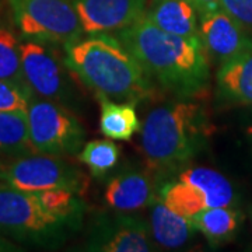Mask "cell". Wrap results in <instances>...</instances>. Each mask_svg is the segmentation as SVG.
<instances>
[{"label":"cell","instance_id":"obj_1","mask_svg":"<svg viewBox=\"0 0 252 252\" xmlns=\"http://www.w3.org/2000/svg\"><path fill=\"white\" fill-rule=\"evenodd\" d=\"M115 36L142 63L162 90L178 98H192L206 89L210 69L199 36L162 31L144 14Z\"/></svg>","mask_w":252,"mask_h":252},{"label":"cell","instance_id":"obj_2","mask_svg":"<svg viewBox=\"0 0 252 252\" xmlns=\"http://www.w3.org/2000/svg\"><path fill=\"white\" fill-rule=\"evenodd\" d=\"M63 48L69 72L97 97L136 105L153 94L152 77L115 35L87 34Z\"/></svg>","mask_w":252,"mask_h":252},{"label":"cell","instance_id":"obj_3","mask_svg":"<svg viewBox=\"0 0 252 252\" xmlns=\"http://www.w3.org/2000/svg\"><path fill=\"white\" fill-rule=\"evenodd\" d=\"M210 126L205 109L189 98L153 108L142 127V153L156 177L178 174L205 147Z\"/></svg>","mask_w":252,"mask_h":252},{"label":"cell","instance_id":"obj_4","mask_svg":"<svg viewBox=\"0 0 252 252\" xmlns=\"http://www.w3.org/2000/svg\"><path fill=\"white\" fill-rule=\"evenodd\" d=\"M80 225L81 221L48 209L38 192H26L0 182V234L23 243L56 245Z\"/></svg>","mask_w":252,"mask_h":252},{"label":"cell","instance_id":"obj_5","mask_svg":"<svg viewBox=\"0 0 252 252\" xmlns=\"http://www.w3.org/2000/svg\"><path fill=\"white\" fill-rule=\"evenodd\" d=\"M9 3L24 39L66 45L84 34L76 0H9Z\"/></svg>","mask_w":252,"mask_h":252},{"label":"cell","instance_id":"obj_6","mask_svg":"<svg viewBox=\"0 0 252 252\" xmlns=\"http://www.w3.org/2000/svg\"><path fill=\"white\" fill-rule=\"evenodd\" d=\"M27 117L30 139L35 153L74 154L84 143V127L63 104L32 97Z\"/></svg>","mask_w":252,"mask_h":252},{"label":"cell","instance_id":"obj_7","mask_svg":"<svg viewBox=\"0 0 252 252\" xmlns=\"http://www.w3.org/2000/svg\"><path fill=\"white\" fill-rule=\"evenodd\" d=\"M1 181L26 192L48 189H72L81 192L86 180L74 165L61 156L30 153L4 162Z\"/></svg>","mask_w":252,"mask_h":252},{"label":"cell","instance_id":"obj_8","mask_svg":"<svg viewBox=\"0 0 252 252\" xmlns=\"http://www.w3.org/2000/svg\"><path fill=\"white\" fill-rule=\"evenodd\" d=\"M20 54L24 79L34 94L59 104L70 102L73 89L69 69L54 44L26 39L20 44Z\"/></svg>","mask_w":252,"mask_h":252},{"label":"cell","instance_id":"obj_9","mask_svg":"<svg viewBox=\"0 0 252 252\" xmlns=\"http://www.w3.org/2000/svg\"><path fill=\"white\" fill-rule=\"evenodd\" d=\"M86 250L99 252H149L157 250L150 227L129 213L102 217L93 227Z\"/></svg>","mask_w":252,"mask_h":252},{"label":"cell","instance_id":"obj_10","mask_svg":"<svg viewBox=\"0 0 252 252\" xmlns=\"http://www.w3.org/2000/svg\"><path fill=\"white\" fill-rule=\"evenodd\" d=\"M198 34L207 59L219 64L252 49V36L221 9L199 16Z\"/></svg>","mask_w":252,"mask_h":252},{"label":"cell","instance_id":"obj_11","mask_svg":"<svg viewBox=\"0 0 252 252\" xmlns=\"http://www.w3.org/2000/svg\"><path fill=\"white\" fill-rule=\"evenodd\" d=\"M84 34L117 32L135 24L147 10V0H76Z\"/></svg>","mask_w":252,"mask_h":252},{"label":"cell","instance_id":"obj_12","mask_svg":"<svg viewBox=\"0 0 252 252\" xmlns=\"http://www.w3.org/2000/svg\"><path fill=\"white\" fill-rule=\"evenodd\" d=\"M156 178L149 170L127 168L119 171L107 184L104 193L107 205L119 213H132L152 206L160 198Z\"/></svg>","mask_w":252,"mask_h":252},{"label":"cell","instance_id":"obj_13","mask_svg":"<svg viewBox=\"0 0 252 252\" xmlns=\"http://www.w3.org/2000/svg\"><path fill=\"white\" fill-rule=\"evenodd\" d=\"M216 90L221 104L252 105V49L220 64Z\"/></svg>","mask_w":252,"mask_h":252},{"label":"cell","instance_id":"obj_14","mask_svg":"<svg viewBox=\"0 0 252 252\" xmlns=\"http://www.w3.org/2000/svg\"><path fill=\"white\" fill-rule=\"evenodd\" d=\"M146 17L162 31L181 36H199V14L192 0H152Z\"/></svg>","mask_w":252,"mask_h":252},{"label":"cell","instance_id":"obj_15","mask_svg":"<svg viewBox=\"0 0 252 252\" xmlns=\"http://www.w3.org/2000/svg\"><path fill=\"white\" fill-rule=\"evenodd\" d=\"M150 234L158 247L178 250L193 238L196 228L188 217L180 216L158 198L150 209Z\"/></svg>","mask_w":252,"mask_h":252},{"label":"cell","instance_id":"obj_16","mask_svg":"<svg viewBox=\"0 0 252 252\" xmlns=\"http://www.w3.org/2000/svg\"><path fill=\"white\" fill-rule=\"evenodd\" d=\"M190 220L209 245L217 247L234 238L243 223V215L235 206L209 207Z\"/></svg>","mask_w":252,"mask_h":252},{"label":"cell","instance_id":"obj_17","mask_svg":"<svg viewBox=\"0 0 252 252\" xmlns=\"http://www.w3.org/2000/svg\"><path fill=\"white\" fill-rule=\"evenodd\" d=\"M97 98L101 105V133L112 140H130L132 136L140 129L135 104L118 102L101 95Z\"/></svg>","mask_w":252,"mask_h":252},{"label":"cell","instance_id":"obj_18","mask_svg":"<svg viewBox=\"0 0 252 252\" xmlns=\"http://www.w3.org/2000/svg\"><path fill=\"white\" fill-rule=\"evenodd\" d=\"M178 178L198 187L206 195L207 206H235V190L231 182L221 172L207 167L185 168L178 172Z\"/></svg>","mask_w":252,"mask_h":252},{"label":"cell","instance_id":"obj_19","mask_svg":"<svg viewBox=\"0 0 252 252\" xmlns=\"http://www.w3.org/2000/svg\"><path fill=\"white\" fill-rule=\"evenodd\" d=\"M35 153L30 139L28 117L24 111H0V154Z\"/></svg>","mask_w":252,"mask_h":252},{"label":"cell","instance_id":"obj_20","mask_svg":"<svg viewBox=\"0 0 252 252\" xmlns=\"http://www.w3.org/2000/svg\"><path fill=\"white\" fill-rule=\"evenodd\" d=\"M160 199L177 215L192 219L202 210L209 209L206 195L198 187L177 178L160 188Z\"/></svg>","mask_w":252,"mask_h":252},{"label":"cell","instance_id":"obj_21","mask_svg":"<svg viewBox=\"0 0 252 252\" xmlns=\"http://www.w3.org/2000/svg\"><path fill=\"white\" fill-rule=\"evenodd\" d=\"M121 150L117 144L109 140H93L84 144L79 154L83 164L89 167L94 177H102L117 167Z\"/></svg>","mask_w":252,"mask_h":252},{"label":"cell","instance_id":"obj_22","mask_svg":"<svg viewBox=\"0 0 252 252\" xmlns=\"http://www.w3.org/2000/svg\"><path fill=\"white\" fill-rule=\"evenodd\" d=\"M0 79L28 87L23 73L18 39L3 28H0Z\"/></svg>","mask_w":252,"mask_h":252},{"label":"cell","instance_id":"obj_23","mask_svg":"<svg viewBox=\"0 0 252 252\" xmlns=\"http://www.w3.org/2000/svg\"><path fill=\"white\" fill-rule=\"evenodd\" d=\"M35 94L30 87L0 79V111L27 112L30 101Z\"/></svg>","mask_w":252,"mask_h":252},{"label":"cell","instance_id":"obj_24","mask_svg":"<svg viewBox=\"0 0 252 252\" xmlns=\"http://www.w3.org/2000/svg\"><path fill=\"white\" fill-rule=\"evenodd\" d=\"M220 9L252 36V0H220Z\"/></svg>","mask_w":252,"mask_h":252},{"label":"cell","instance_id":"obj_25","mask_svg":"<svg viewBox=\"0 0 252 252\" xmlns=\"http://www.w3.org/2000/svg\"><path fill=\"white\" fill-rule=\"evenodd\" d=\"M195 7L198 10V14H205L209 11L220 9V0H192Z\"/></svg>","mask_w":252,"mask_h":252},{"label":"cell","instance_id":"obj_26","mask_svg":"<svg viewBox=\"0 0 252 252\" xmlns=\"http://www.w3.org/2000/svg\"><path fill=\"white\" fill-rule=\"evenodd\" d=\"M18 248H16V245L13 243H10L9 240H6L4 237L0 235V252L1 251H17Z\"/></svg>","mask_w":252,"mask_h":252},{"label":"cell","instance_id":"obj_27","mask_svg":"<svg viewBox=\"0 0 252 252\" xmlns=\"http://www.w3.org/2000/svg\"><path fill=\"white\" fill-rule=\"evenodd\" d=\"M3 165H4V162L0 160V180H1V174H3Z\"/></svg>","mask_w":252,"mask_h":252},{"label":"cell","instance_id":"obj_28","mask_svg":"<svg viewBox=\"0 0 252 252\" xmlns=\"http://www.w3.org/2000/svg\"><path fill=\"white\" fill-rule=\"evenodd\" d=\"M251 224H252V210H251Z\"/></svg>","mask_w":252,"mask_h":252}]
</instances>
